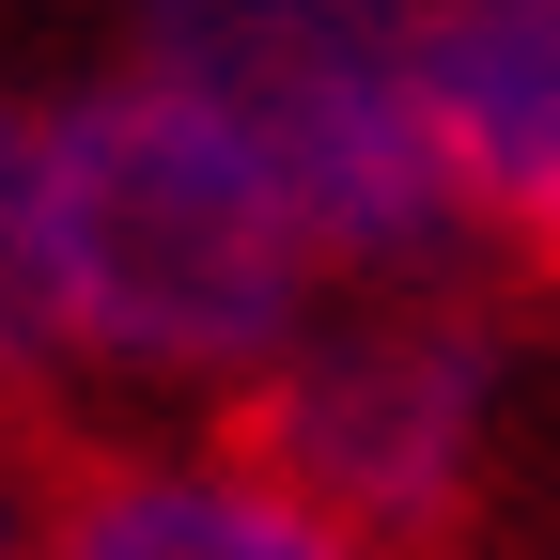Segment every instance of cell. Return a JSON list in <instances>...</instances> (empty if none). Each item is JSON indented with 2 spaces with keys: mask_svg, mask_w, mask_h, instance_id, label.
Wrapping results in <instances>:
<instances>
[{
  "mask_svg": "<svg viewBox=\"0 0 560 560\" xmlns=\"http://www.w3.org/2000/svg\"><path fill=\"white\" fill-rule=\"evenodd\" d=\"M420 94L482 265L560 280V0H420Z\"/></svg>",
  "mask_w": 560,
  "mask_h": 560,
  "instance_id": "5",
  "label": "cell"
},
{
  "mask_svg": "<svg viewBox=\"0 0 560 560\" xmlns=\"http://www.w3.org/2000/svg\"><path fill=\"white\" fill-rule=\"evenodd\" d=\"M32 560H405L312 482H280L234 420L187 436H79L47 452V545Z\"/></svg>",
  "mask_w": 560,
  "mask_h": 560,
  "instance_id": "4",
  "label": "cell"
},
{
  "mask_svg": "<svg viewBox=\"0 0 560 560\" xmlns=\"http://www.w3.org/2000/svg\"><path fill=\"white\" fill-rule=\"evenodd\" d=\"M125 62L280 172L342 296L482 280L436 94H420V0H125Z\"/></svg>",
  "mask_w": 560,
  "mask_h": 560,
  "instance_id": "2",
  "label": "cell"
},
{
  "mask_svg": "<svg viewBox=\"0 0 560 560\" xmlns=\"http://www.w3.org/2000/svg\"><path fill=\"white\" fill-rule=\"evenodd\" d=\"M32 545H47V452L0 436V560H32Z\"/></svg>",
  "mask_w": 560,
  "mask_h": 560,
  "instance_id": "7",
  "label": "cell"
},
{
  "mask_svg": "<svg viewBox=\"0 0 560 560\" xmlns=\"http://www.w3.org/2000/svg\"><path fill=\"white\" fill-rule=\"evenodd\" d=\"M79 312H62V219H47V94H0V436H47L79 405Z\"/></svg>",
  "mask_w": 560,
  "mask_h": 560,
  "instance_id": "6",
  "label": "cell"
},
{
  "mask_svg": "<svg viewBox=\"0 0 560 560\" xmlns=\"http://www.w3.org/2000/svg\"><path fill=\"white\" fill-rule=\"evenodd\" d=\"M47 219H62V312H79L94 389H172L234 420L342 296L280 172L187 94H156L140 62L47 94Z\"/></svg>",
  "mask_w": 560,
  "mask_h": 560,
  "instance_id": "1",
  "label": "cell"
},
{
  "mask_svg": "<svg viewBox=\"0 0 560 560\" xmlns=\"http://www.w3.org/2000/svg\"><path fill=\"white\" fill-rule=\"evenodd\" d=\"M514 374H529V342H514V312L482 296V280H359V296H327L312 342L234 405V436L280 482H312L327 514H359L374 545L452 560L482 529V499H499Z\"/></svg>",
  "mask_w": 560,
  "mask_h": 560,
  "instance_id": "3",
  "label": "cell"
}]
</instances>
